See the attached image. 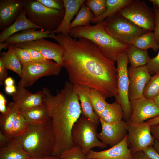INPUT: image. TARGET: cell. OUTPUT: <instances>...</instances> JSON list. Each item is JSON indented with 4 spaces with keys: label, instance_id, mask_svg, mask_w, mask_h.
Listing matches in <instances>:
<instances>
[{
    "label": "cell",
    "instance_id": "cell-3",
    "mask_svg": "<svg viewBox=\"0 0 159 159\" xmlns=\"http://www.w3.org/2000/svg\"><path fill=\"white\" fill-rule=\"evenodd\" d=\"M13 138L21 144L30 157L53 155L55 138L51 119L42 123L29 124L23 133Z\"/></svg>",
    "mask_w": 159,
    "mask_h": 159
},
{
    "label": "cell",
    "instance_id": "cell-5",
    "mask_svg": "<svg viewBox=\"0 0 159 159\" xmlns=\"http://www.w3.org/2000/svg\"><path fill=\"white\" fill-rule=\"evenodd\" d=\"M24 9L28 19L41 30L52 33L62 20L65 10L47 8L37 0H24Z\"/></svg>",
    "mask_w": 159,
    "mask_h": 159
},
{
    "label": "cell",
    "instance_id": "cell-36",
    "mask_svg": "<svg viewBox=\"0 0 159 159\" xmlns=\"http://www.w3.org/2000/svg\"><path fill=\"white\" fill-rule=\"evenodd\" d=\"M59 157L60 159H87L86 155L76 145L62 153Z\"/></svg>",
    "mask_w": 159,
    "mask_h": 159
},
{
    "label": "cell",
    "instance_id": "cell-18",
    "mask_svg": "<svg viewBox=\"0 0 159 159\" xmlns=\"http://www.w3.org/2000/svg\"><path fill=\"white\" fill-rule=\"evenodd\" d=\"M16 88V92L11 95L19 110L30 108L43 103L44 93L42 90L32 93L25 88L18 86Z\"/></svg>",
    "mask_w": 159,
    "mask_h": 159
},
{
    "label": "cell",
    "instance_id": "cell-31",
    "mask_svg": "<svg viewBox=\"0 0 159 159\" xmlns=\"http://www.w3.org/2000/svg\"><path fill=\"white\" fill-rule=\"evenodd\" d=\"M132 44L140 49L147 50L152 49L156 52L159 49V45L156 42L153 32H148L137 38Z\"/></svg>",
    "mask_w": 159,
    "mask_h": 159
},
{
    "label": "cell",
    "instance_id": "cell-16",
    "mask_svg": "<svg viewBox=\"0 0 159 159\" xmlns=\"http://www.w3.org/2000/svg\"><path fill=\"white\" fill-rule=\"evenodd\" d=\"M87 159H132L127 142V134L120 143L110 148L99 151L90 150Z\"/></svg>",
    "mask_w": 159,
    "mask_h": 159
},
{
    "label": "cell",
    "instance_id": "cell-28",
    "mask_svg": "<svg viewBox=\"0 0 159 159\" xmlns=\"http://www.w3.org/2000/svg\"><path fill=\"white\" fill-rule=\"evenodd\" d=\"M6 52H3L1 56L5 68L13 71L21 77L22 66L14 51L13 46L11 44Z\"/></svg>",
    "mask_w": 159,
    "mask_h": 159
},
{
    "label": "cell",
    "instance_id": "cell-7",
    "mask_svg": "<svg viewBox=\"0 0 159 159\" xmlns=\"http://www.w3.org/2000/svg\"><path fill=\"white\" fill-rule=\"evenodd\" d=\"M104 21L112 36L123 44H132L137 38L148 32L118 13L107 17Z\"/></svg>",
    "mask_w": 159,
    "mask_h": 159
},
{
    "label": "cell",
    "instance_id": "cell-49",
    "mask_svg": "<svg viewBox=\"0 0 159 159\" xmlns=\"http://www.w3.org/2000/svg\"><path fill=\"white\" fill-rule=\"evenodd\" d=\"M14 81L11 77H7L4 80V83L5 86H11L14 85Z\"/></svg>",
    "mask_w": 159,
    "mask_h": 159
},
{
    "label": "cell",
    "instance_id": "cell-45",
    "mask_svg": "<svg viewBox=\"0 0 159 159\" xmlns=\"http://www.w3.org/2000/svg\"><path fill=\"white\" fill-rule=\"evenodd\" d=\"M150 132L152 136L159 143V124L151 126Z\"/></svg>",
    "mask_w": 159,
    "mask_h": 159
},
{
    "label": "cell",
    "instance_id": "cell-52",
    "mask_svg": "<svg viewBox=\"0 0 159 159\" xmlns=\"http://www.w3.org/2000/svg\"><path fill=\"white\" fill-rule=\"evenodd\" d=\"M153 4L154 7L158 9L159 11V0H150Z\"/></svg>",
    "mask_w": 159,
    "mask_h": 159
},
{
    "label": "cell",
    "instance_id": "cell-15",
    "mask_svg": "<svg viewBox=\"0 0 159 159\" xmlns=\"http://www.w3.org/2000/svg\"><path fill=\"white\" fill-rule=\"evenodd\" d=\"M102 126L97 137L102 143L111 147L120 143L127 134L126 122L124 120L117 123H110L100 120Z\"/></svg>",
    "mask_w": 159,
    "mask_h": 159
},
{
    "label": "cell",
    "instance_id": "cell-20",
    "mask_svg": "<svg viewBox=\"0 0 159 159\" xmlns=\"http://www.w3.org/2000/svg\"><path fill=\"white\" fill-rule=\"evenodd\" d=\"M85 0H63L64 13L62 20L57 28L51 33L69 34L71 21L76 15Z\"/></svg>",
    "mask_w": 159,
    "mask_h": 159
},
{
    "label": "cell",
    "instance_id": "cell-53",
    "mask_svg": "<svg viewBox=\"0 0 159 159\" xmlns=\"http://www.w3.org/2000/svg\"><path fill=\"white\" fill-rule=\"evenodd\" d=\"M153 146L155 150L159 153V143L156 139H155V143Z\"/></svg>",
    "mask_w": 159,
    "mask_h": 159
},
{
    "label": "cell",
    "instance_id": "cell-51",
    "mask_svg": "<svg viewBox=\"0 0 159 159\" xmlns=\"http://www.w3.org/2000/svg\"><path fill=\"white\" fill-rule=\"evenodd\" d=\"M10 45V44L4 42L0 43V51H1L2 49H5L8 48Z\"/></svg>",
    "mask_w": 159,
    "mask_h": 159
},
{
    "label": "cell",
    "instance_id": "cell-40",
    "mask_svg": "<svg viewBox=\"0 0 159 159\" xmlns=\"http://www.w3.org/2000/svg\"><path fill=\"white\" fill-rule=\"evenodd\" d=\"M45 6L59 10L64 9V3L61 0H37Z\"/></svg>",
    "mask_w": 159,
    "mask_h": 159
},
{
    "label": "cell",
    "instance_id": "cell-21",
    "mask_svg": "<svg viewBox=\"0 0 159 159\" xmlns=\"http://www.w3.org/2000/svg\"><path fill=\"white\" fill-rule=\"evenodd\" d=\"M32 28L41 29L39 27L33 24L28 19L23 9L14 22L1 32L0 43L4 42L8 38L18 32Z\"/></svg>",
    "mask_w": 159,
    "mask_h": 159
},
{
    "label": "cell",
    "instance_id": "cell-54",
    "mask_svg": "<svg viewBox=\"0 0 159 159\" xmlns=\"http://www.w3.org/2000/svg\"><path fill=\"white\" fill-rule=\"evenodd\" d=\"M42 159H60V158L57 156H47L42 158Z\"/></svg>",
    "mask_w": 159,
    "mask_h": 159
},
{
    "label": "cell",
    "instance_id": "cell-6",
    "mask_svg": "<svg viewBox=\"0 0 159 159\" xmlns=\"http://www.w3.org/2000/svg\"><path fill=\"white\" fill-rule=\"evenodd\" d=\"M97 126L82 115L72 128L71 135L74 143L86 155L93 148H104L108 146L98 138Z\"/></svg>",
    "mask_w": 159,
    "mask_h": 159
},
{
    "label": "cell",
    "instance_id": "cell-24",
    "mask_svg": "<svg viewBox=\"0 0 159 159\" xmlns=\"http://www.w3.org/2000/svg\"><path fill=\"white\" fill-rule=\"evenodd\" d=\"M29 157L21 144L14 138L0 147V159H26Z\"/></svg>",
    "mask_w": 159,
    "mask_h": 159
},
{
    "label": "cell",
    "instance_id": "cell-32",
    "mask_svg": "<svg viewBox=\"0 0 159 159\" xmlns=\"http://www.w3.org/2000/svg\"><path fill=\"white\" fill-rule=\"evenodd\" d=\"M90 98L95 112L99 117L107 102L101 93L93 89H90Z\"/></svg>",
    "mask_w": 159,
    "mask_h": 159
},
{
    "label": "cell",
    "instance_id": "cell-13",
    "mask_svg": "<svg viewBox=\"0 0 159 159\" xmlns=\"http://www.w3.org/2000/svg\"><path fill=\"white\" fill-rule=\"evenodd\" d=\"M131 114L129 121L142 122L159 116V107L153 100L143 96L130 100Z\"/></svg>",
    "mask_w": 159,
    "mask_h": 159
},
{
    "label": "cell",
    "instance_id": "cell-47",
    "mask_svg": "<svg viewBox=\"0 0 159 159\" xmlns=\"http://www.w3.org/2000/svg\"><path fill=\"white\" fill-rule=\"evenodd\" d=\"M11 139L5 136L0 131V147L5 145Z\"/></svg>",
    "mask_w": 159,
    "mask_h": 159
},
{
    "label": "cell",
    "instance_id": "cell-2",
    "mask_svg": "<svg viewBox=\"0 0 159 159\" xmlns=\"http://www.w3.org/2000/svg\"><path fill=\"white\" fill-rule=\"evenodd\" d=\"M42 90L44 93L43 101L52 119L55 136L53 155L59 157L62 153L75 145L71 131L82 115L81 107L73 85L70 82H65L63 88L55 95L47 88Z\"/></svg>",
    "mask_w": 159,
    "mask_h": 159
},
{
    "label": "cell",
    "instance_id": "cell-46",
    "mask_svg": "<svg viewBox=\"0 0 159 159\" xmlns=\"http://www.w3.org/2000/svg\"><path fill=\"white\" fill-rule=\"evenodd\" d=\"M132 159H151L143 151L132 154Z\"/></svg>",
    "mask_w": 159,
    "mask_h": 159
},
{
    "label": "cell",
    "instance_id": "cell-38",
    "mask_svg": "<svg viewBox=\"0 0 159 159\" xmlns=\"http://www.w3.org/2000/svg\"><path fill=\"white\" fill-rule=\"evenodd\" d=\"M158 53L155 57L150 58L146 66L151 74H159V49Z\"/></svg>",
    "mask_w": 159,
    "mask_h": 159
},
{
    "label": "cell",
    "instance_id": "cell-26",
    "mask_svg": "<svg viewBox=\"0 0 159 159\" xmlns=\"http://www.w3.org/2000/svg\"><path fill=\"white\" fill-rule=\"evenodd\" d=\"M8 107L7 112L4 114H1L0 116V131L7 137L10 134L19 110L18 107L14 102L9 103Z\"/></svg>",
    "mask_w": 159,
    "mask_h": 159
},
{
    "label": "cell",
    "instance_id": "cell-56",
    "mask_svg": "<svg viewBox=\"0 0 159 159\" xmlns=\"http://www.w3.org/2000/svg\"><path fill=\"white\" fill-rule=\"evenodd\" d=\"M26 159H42V158H37V157H29V158H28Z\"/></svg>",
    "mask_w": 159,
    "mask_h": 159
},
{
    "label": "cell",
    "instance_id": "cell-50",
    "mask_svg": "<svg viewBox=\"0 0 159 159\" xmlns=\"http://www.w3.org/2000/svg\"><path fill=\"white\" fill-rule=\"evenodd\" d=\"M146 121L148 122L151 126L159 124V116Z\"/></svg>",
    "mask_w": 159,
    "mask_h": 159
},
{
    "label": "cell",
    "instance_id": "cell-43",
    "mask_svg": "<svg viewBox=\"0 0 159 159\" xmlns=\"http://www.w3.org/2000/svg\"><path fill=\"white\" fill-rule=\"evenodd\" d=\"M5 68L2 58L0 57V85H2L5 79L7 77L8 73Z\"/></svg>",
    "mask_w": 159,
    "mask_h": 159
},
{
    "label": "cell",
    "instance_id": "cell-25",
    "mask_svg": "<svg viewBox=\"0 0 159 159\" xmlns=\"http://www.w3.org/2000/svg\"><path fill=\"white\" fill-rule=\"evenodd\" d=\"M123 118L122 107L115 102L111 104L107 103L99 117L100 120L110 123L118 122L122 120Z\"/></svg>",
    "mask_w": 159,
    "mask_h": 159
},
{
    "label": "cell",
    "instance_id": "cell-12",
    "mask_svg": "<svg viewBox=\"0 0 159 159\" xmlns=\"http://www.w3.org/2000/svg\"><path fill=\"white\" fill-rule=\"evenodd\" d=\"M13 45L24 49L36 50L47 58L53 60L63 67L64 50L62 46L58 43L46 40L44 38Z\"/></svg>",
    "mask_w": 159,
    "mask_h": 159
},
{
    "label": "cell",
    "instance_id": "cell-11",
    "mask_svg": "<svg viewBox=\"0 0 159 159\" xmlns=\"http://www.w3.org/2000/svg\"><path fill=\"white\" fill-rule=\"evenodd\" d=\"M22 66L21 80L17 86L24 88L30 87L42 77L58 75L62 67L54 62L50 63L32 62Z\"/></svg>",
    "mask_w": 159,
    "mask_h": 159
},
{
    "label": "cell",
    "instance_id": "cell-33",
    "mask_svg": "<svg viewBox=\"0 0 159 159\" xmlns=\"http://www.w3.org/2000/svg\"><path fill=\"white\" fill-rule=\"evenodd\" d=\"M159 94V74L154 75L146 85L143 96L148 99L153 100Z\"/></svg>",
    "mask_w": 159,
    "mask_h": 159
},
{
    "label": "cell",
    "instance_id": "cell-9",
    "mask_svg": "<svg viewBox=\"0 0 159 159\" xmlns=\"http://www.w3.org/2000/svg\"><path fill=\"white\" fill-rule=\"evenodd\" d=\"M117 91L115 96V102L122 107L124 112L123 120L129 121L131 111L128 97L129 80L128 74L129 63L126 52L119 54L117 57Z\"/></svg>",
    "mask_w": 159,
    "mask_h": 159
},
{
    "label": "cell",
    "instance_id": "cell-41",
    "mask_svg": "<svg viewBox=\"0 0 159 159\" xmlns=\"http://www.w3.org/2000/svg\"><path fill=\"white\" fill-rule=\"evenodd\" d=\"M155 14V26L153 32L156 42L159 45V11L157 8L153 9Z\"/></svg>",
    "mask_w": 159,
    "mask_h": 159
},
{
    "label": "cell",
    "instance_id": "cell-4",
    "mask_svg": "<svg viewBox=\"0 0 159 159\" xmlns=\"http://www.w3.org/2000/svg\"><path fill=\"white\" fill-rule=\"evenodd\" d=\"M69 35L72 37H82L91 41L104 56L115 63L117 56L126 52L130 45L122 44L115 39L105 21L92 26L73 28L70 29Z\"/></svg>",
    "mask_w": 159,
    "mask_h": 159
},
{
    "label": "cell",
    "instance_id": "cell-39",
    "mask_svg": "<svg viewBox=\"0 0 159 159\" xmlns=\"http://www.w3.org/2000/svg\"><path fill=\"white\" fill-rule=\"evenodd\" d=\"M25 49L29 53L33 62L40 63H50L53 62L52 60L47 58L36 50L30 49Z\"/></svg>",
    "mask_w": 159,
    "mask_h": 159
},
{
    "label": "cell",
    "instance_id": "cell-55",
    "mask_svg": "<svg viewBox=\"0 0 159 159\" xmlns=\"http://www.w3.org/2000/svg\"><path fill=\"white\" fill-rule=\"evenodd\" d=\"M153 100L155 103L159 107V94Z\"/></svg>",
    "mask_w": 159,
    "mask_h": 159
},
{
    "label": "cell",
    "instance_id": "cell-35",
    "mask_svg": "<svg viewBox=\"0 0 159 159\" xmlns=\"http://www.w3.org/2000/svg\"><path fill=\"white\" fill-rule=\"evenodd\" d=\"M84 4L93 13L94 18L103 14L107 9L106 0H87Z\"/></svg>",
    "mask_w": 159,
    "mask_h": 159
},
{
    "label": "cell",
    "instance_id": "cell-8",
    "mask_svg": "<svg viewBox=\"0 0 159 159\" xmlns=\"http://www.w3.org/2000/svg\"><path fill=\"white\" fill-rule=\"evenodd\" d=\"M120 15L148 32L154 31L155 14L144 1L132 0L118 12Z\"/></svg>",
    "mask_w": 159,
    "mask_h": 159
},
{
    "label": "cell",
    "instance_id": "cell-22",
    "mask_svg": "<svg viewBox=\"0 0 159 159\" xmlns=\"http://www.w3.org/2000/svg\"><path fill=\"white\" fill-rule=\"evenodd\" d=\"M37 29L30 28L18 32L8 38L5 42L11 45L49 38L50 32Z\"/></svg>",
    "mask_w": 159,
    "mask_h": 159
},
{
    "label": "cell",
    "instance_id": "cell-37",
    "mask_svg": "<svg viewBox=\"0 0 159 159\" xmlns=\"http://www.w3.org/2000/svg\"><path fill=\"white\" fill-rule=\"evenodd\" d=\"M14 47L15 53L21 65L32 62L29 53L25 49Z\"/></svg>",
    "mask_w": 159,
    "mask_h": 159
},
{
    "label": "cell",
    "instance_id": "cell-14",
    "mask_svg": "<svg viewBox=\"0 0 159 159\" xmlns=\"http://www.w3.org/2000/svg\"><path fill=\"white\" fill-rule=\"evenodd\" d=\"M128 74L130 101L142 97L145 86L151 77L146 65L137 67L130 66L128 68Z\"/></svg>",
    "mask_w": 159,
    "mask_h": 159
},
{
    "label": "cell",
    "instance_id": "cell-30",
    "mask_svg": "<svg viewBox=\"0 0 159 159\" xmlns=\"http://www.w3.org/2000/svg\"><path fill=\"white\" fill-rule=\"evenodd\" d=\"M94 18L93 13L84 3L81 6L75 19L71 22L69 25L70 29L76 27L89 26Z\"/></svg>",
    "mask_w": 159,
    "mask_h": 159
},
{
    "label": "cell",
    "instance_id": "cell-34",
    "mask_svg": "<svg viewBox=\"0 0 159 159\" xmlns=\"http://www.w3.org/2000/svg\"><path fill=\"white\" fill-rule=\"evenodd\" d=\"M29 125L23 116L19 112L7 137L12 139L19 136L26 130Z\"/></svg>",
    "mask_w": 159,
    "mask_h": 159
},
{
    "label": "cell",
    "instance_id": "cell-23",
    "mask_svg": "<svg viewBox=\"0 0 159 159\" xmlns=\"http://www.w3.org/2000/svg\"><path fill=\"white\" fill-rule=\"evenodd\" d=\"M21 115L29 124L44 123L51 119L45 103L28 109L20 110Z\"/></svg>",
    "mask_w": 159,
    "mask_h": 159
},
{
    "label": "cell",
    "instance_id": "cell-10",
    "mask_svg": "<svg viewBox=\"0 0 159 159\" xmlns=\"http://www.w3.org/2000/svg\"><path fill=\"white\" fill-rule=\"evenodd\" d=\"M126 122L127 142L132 154L153 145L155 139L151 134V125L148 122Z\"/></svg>",
    "mask_w": 159,
    "mask_h": 159
},
{
    "label": "cell",
    "instance_id": "cell-17",
    "mask_svg": "<svg viewBox=\"0 0 159 159\" xmlns=\"http://www.w3.org/2000/svg\"><path fill=\"white\" fill-rule=\"evenodd\" d=\"M24 0H0V29L13 24L24 9Z\"/></svg>",
    "mask_w": 159,
    "mask_h": 159
},
{
    "label": "cell",
    "instance_id": "cell-19",
    "mask_svg": "<svg viewBox=\"0 0 159 159\" xmlns=\"http://www.w3.org/2000/svg\"><path fill=\"white\" fill-rule=\"evenodd\" d=\"M73 88L80 102L82 115L85 116L92 123L98 126L100 122V119L95 112L90 100V89L85 86L73 85Z\"/></svg>",
    "mask_w": 159,
    "mask_h": 159
},
{
    "label": "cell",
    "instance_id": "cell-44",
    "mask_svg": "<svg viewBox=\"0 0 159 159\" xmlns=\"http://www.w3.org/2000/svg\"><path fill=\"white\" fill-rule=\"evenodd\" d=\"M8 110L7 102L4 96L1 92L0 93V112L1 114L6 113Z\"/></svg>",
    "mask_w": 159,
    "mask_h": 159
},
{
    "label": "cell",
    "instance_id": "cell-1",
    "mask_svg": "<svg viewBox=\"0 0 159 159\" xmlns=\"http://www.w3.org/2000/svg\"><path fill=\"white\" fill-rule=\"evenodd\" d=\"M49 36L64 49L63 67L71 83L97 90L105 99L115 96V63L104 56L96 44L87 39L72 38L69 34L51 33Z\"/></svg>",
    "mask_w": 159,
    "mask_h": 159
},
{
    "label": "cell",
    "instance_id": "cell-27",
    "mask_svg": "<svg viewBox=\"0 0 159 159\" xmlns=\"http://www.w3.org/2000/svg\"><path fill=\"white\" fill-rule=\"evenodd\" d=\"M126 52L129 63L134 67L146 65L150 58L147 50L140 49L132 44Z\"/></svg>",
    "mask_w": 159,
    "mask_h": 159
},
{
    "label": "cell",
    "instance_id": "cell-48",
    "mask_svg": "<svg viewBox=\"0 0 159 159\" xmlns=\"http://www.w3.org/2000/svg\"><path fill=\"white\" fill-rule=\"evenodd\" d=\"M5 90L7 93L11 95L16 92L17 88H16L14 85L11 86H5Z\"/></svg>",
    "mask_w": 159,
    "mask_h": 159
},
{
    "label": "cell",
    "instance_id": "cell-29",
    "mask_svg": "<svg viewBox=\"0 0 159 159\" xmlns=\"http://www.w3.org/2000/svg\"><path fill=\"white\" fill-rule=\"evenodd\" d=\"M132 0H106L107 9L102 15L94 18L91 22L97 24L104 21L105 19L117 13Z\"/></svg>",
    "mask_w": 159,
    "mask_h": 159
},
{
    "label": "cell",
    "instance_id": "cell-42",
    "mask_svg": "<svg viewBox=\"0 0 159 159\" xmlns=\"http://www.w3.org/2000/svg\"><path fill=\"white\" fill-rule=\"evenodd\" d=\"M143 151L151 159H159V153L152 145L148 146Z\"/></svg>",
    "mask_w": 159,
    "mask_h": 159
}]
</instances>
